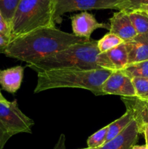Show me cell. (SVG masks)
<instances>
[{"instance_id": "10", "label": "cell", "mask_w": 148, "mask_h": 149, "mask_svg": "<svg viewBox=\"0 0 148 149\" xmlns=\"http://www.w3.org/2000/svg\"><path fill=\"white\" fill-rule=\"evenodd\" d=\"M121 100L136 123L139 134L143 133L145 127L148 125V101L137 97H121Z\"/></svg>"}, {"instance_id": "5", "label": "cell", "mask_w": 148, "mask_h": 149, "mask_svg": "<svg viewBox=\"0 0 148 149\" xmlns=\"http://www.w3.org/2000/svg\"><path fill=\"white\" fill-rule=\"evenodd\" d=\"M34 122L21 111L17 100L0 103V125L13 136L18 133H31Z\"/></svg>"}, {"instance_id": "6", "label": "cell", "mask_w": 148, "mask_h": 149, "mask_svg": "<svg viewBox=\"0 0 148 149\" xmlns=\"http://www.w3.org/2000/svg\"><path fill=\"white\" fill-rule=\"evenodd\" d=\"M122 1L123 0H54V20L55 23H60L63 15L74 11L106 9L120 10Z\"/></svg>"}, {"instance_id": "3", "label": "cell", "mask_w": 148, "mask_h": 149, "mask_svg": "<svg viewBox=\"0 0 148 149\" xmlns=\"http://www.w3.org/2000/svg\"><path fill=\"white\" fill-rule=\"evenodd\" d=\"M114 70L58 68L38 73L34 93L57 88L87 90L95 95L102 94V85Z\"/></svg>"}, {"instance_id": "16", "label": "cell", "mask_w": 148, "mask_h": 149, "mask_svg": "<svg viewBox=\"0 0 148 149\" xmlns=\"http://www.w3.org/2000/svg\"><path fill=\"white\" fill-rule=\"evenodd\" d=\"M127 13L137 34L148 33V13L147 12L139 9Z\"/></svg>"}, {"instance_id": "31", "label": "cell", "mask_w": 148, "mask_h": 149, "mask_svg": "<svg viewBox=\"0 0 148 149\" xmlns=\"http://www.w3.org/2000/svg\"><path fill=\"white\" fill-rule=\"evenodd\" d=\"M100 148H82V149H99Z\"/></svg>"}, {"instance_id": "17", "label": "cell", "mask_w": 148, "mask_h": 149, "mask_svg": "<svg viewBox=\"0 0 148 149\" xmlns=\"http://www.w3.org/2000/svg\"><path fill=\"white\" fill-rule=\"evenodd\" d=\"M121 71L131 79L135 77H148V61L129 64Z\"/></svg>"}, {"instance_id": "14", "label": "cell", "mask_w": 148, "mask_h": 149, "mask_svg": "<svg viewBox=\"0 0 148 149\" xmlns=\"http://www.w3.org/2000/svg\"><path fill=\"white\" fill-rule=\"evenodd\" d=\"M105 54L115 70H122L128 65V53L124 42Z\"/></svg>"}, {"instance_id": "2", "label": "cell", "mask_w": 148, "mask_h": 149, "mask_svg": "<svg viewBox=\"0 0 148 149\" xmlns=\"http://www.w3.org/2000/svg\"><path fill=\"white\" fill-rule=\"evenodd\" d=\"M28 66L37 73L58 68L115 70L105 52L99 51L97 41L92 40L71 45Z\"/></svg>"}, {"instance_id": "28", "label": "cell", "mask_w": 148, "mask_h": 149, "mask_svg": "<svg viewBox=\"0 0 148 149\" xmlns=\"http://www.w3.org/2000/svg\"><path fill=\"white\" fill-rule=\"evenodd\" d=\"M131 149H147V148L146 146L145 145H142V146L135 145L132 147Z\"/></svg>"}, {"instance_id": "29", "label": "cell", "mask_w": 148, "mask_h": 149, "mask_svg": "<svg viewBox=\"0 0 148 149\" xmlns=\"http://www.w3.org/2000/svg\"><path fill=\"white\" fill-rule=\"evenodd\" d=\"M7 101L8 100L3 96V95L1 93V90H0V103H7Z\"/></svg>"}, {"instance_id": "27", "label": "cell", "mask_w": 148, "mask_h": 149, "mask_svg": "<svg viewBox=\"0 0 148 149\" xmlns=\"http://www.w3.org/2000/svg\"><path fill=\"white\" fill-rule=\"evenodd\" d=\"M143 134L145 135V141H146V145H145V146H146L147 148L148 149V130L147 129V128H145V130H144Z\"/></svg>"}, {"instance_id": "1", "label": "cell", "mask_w": 148, "mask_h": 149, "mask_svg": "<svg viewBox=\"0 0 148 149\" xmlns=\"http://www.w3.org/2000/svg\"><path fill=\"white\" fill-rule=\"evenodd\" d=\"M90 40L62 31L56 27L42 28L10 40L4 54L30 65L71 45Z\"/></svg>"}, {"instance_id": "9", "label": "cell", "mask_w": 148, "mask_h": 149, "mask_svg": "<svg viewBox=\"0 0 148 149\" xmlns=\"http://www.w3.org/2000/svg\"><path fill=\"white\" fill-rule=\"evenodd\" d=\"M109 32L116 35L124 42L129 40L137 35L133 28L129 14L125 10H119L110 18Z\"/></svg>"}, {"instance_id": "4", "label": "cell", "mask_w": 148, "mask_h": 149, "mask_svg": "<svg viewBox=\"0 0 148 149\" xmlns=\"http://www.w3.org/2000/svg\"><path fill=\"white\" fill-rule=\"evenodd\" d=\"M54 0H21L10 25V40L42 28L55 27Z\"/></svg>"}, {"instance_id": "8", "label": "cell", "mask_w": 148, "mask_h": 149, "mask_svg": "<svg viewBox=\"0 0 148 149\" xmlns=\"http://www.w3.org/2000/svg\"><path fill=\"white\" fill-rule=\"evenodd\" d=\"M73 34L80 38L91 39V35L98 29H110V25L100 23L94 15L84 11L71 17Z\"/></svg>"}, {"instance_id": "7", "label": "cell", "mask_w": 148, "mask_h": 149, "mask_svg": "<svg viewBox=\"0 0 148 149\" xmlns=\"http://www.w3.org/2000/svg\"><path fill=\"white\" fill-rule=\"evenodd\" d=\"M103 95H116L121 97H136L132 79L121 70H114L102 85Z\"/></svg>"}, {"instance_id": "23", "label": "cell", "mask_w": 148, "mask_h": 149, "mask_svg": "<svg viewBox=\"0 0 148 149\" xmlns=\"http://www.w3.org/2000/svg\"><path fill=\"white\" fill-rule=\"evenodd\" d=\"M0 33L10 38V26L0 13Z\"/></svg>"}, {"instance_id": "12", "label": "cell", "mask_w": 148, "mask_h": 149, "mask_svg": "<svg viewBox=\"0 0 148 149\" xmlns=\"http://www.w3.org/2000/svg\"><path fill=\"white\" fill-rule=\"evenodd\" d=\"M139 132L134 120L118 136L104 143L99 149H131L136 145Z\"/></svg>"}, {"instance_id": "13", "label": "cell", "mask_w": 148, "mask_h": 149, "mask_svg": "<svg viewBox=\"0 0 148 149\" xmlns=\"http://www.w3.org/2000/svg\"><path fill=\"white\" fill-rule=\"evenodd\" d=\"M24 68L21 65L0 70V85L2 90L14 94L20 89L23 79Z\"/></svg>"}, {"instance_id": "20", "label": "cell", "mask_w": 148, "mask_h": 149, "mask_svg": "<svg viewBox=\"0 0 148 149\" xmlns=\"http://www.w3.org/2000/svg\"><path fill=\"white\" fill-rule=\"evenodd\" d=\"M136 97L148 101V77H135L132 79Z\"/></svg>"}, {"instance_id": "26", "label": "cell", "mask_w": 148, "mask_h": 149, "mask_svg": "<svg viewBox=\"0 0 148 149\" xmlns=\"http://www.w3.org/2000/svg\"><path fill=\"white\" fill-rule=\"evenodd\" d=\"M54 149H66L65 148V137L64 134H61L55 146Z\"/></svg>"}, {"instance_id": "30", "label": "cell", "mask_w": 148, "mask_h": 149, "mask_svg": "<svg viewBox=\"0 0 148 149\" xmlns=\"http://www.w3.org/2000/svg\"><path fill=\"white\" fill-rule=\"evenodd\" d=\"M140 10H145V12H147V13H148V5H146V6H143V7H142L141 8H139ZM139 10V9H138Z\"/></svg>"}, {"instance_id": "32", "label": "cell", "mask_w": 148, "mask_h": 149, "mask_svg": "<svg viewBox=\"0 0 148 149\" xmlns=\"http://www.w3.org/2000/svg\"><path fill=\"white\" fill-rule=\"evenodd\" d=\"M145 128H147V129L148 130V125H147V126L146 127H145ZM144 130H145V129H144ZM143 132H144V131H143Z\"/></svg>"}, {"instance_id": "11", "label": "cell", "mask_w": 148, "mask_h": 149, "mask_svg": "<svg viewBox=\"0 0 148 149\" xmlns=\"http://www.w3.org/2000/svg\"><path fill=\"white\" fill-rule=\"evenodd\" d=\"M124 44L128 53V65L148 61V33L137 34Z\"/></svg>"}, {"instance_id": "21", "label": "cell", "mask_w": 148, "mask_h": 149, "mask_svg": "<svg viewBox=\"0 0 148 149\" xmlns=\"http://www.w3.org/2000/svg\"><path fill=\"white\" fill-rule=\"evenodd\" d=\"M108 125L104 127L96 132L87 139V146L89 148H100L105 143L107 138Z\"/></svg>"}, {"instance_id": "19", "label": "cell", "mask_w": 148, "mask_h": 149, "mask_svg": "<svg viewBox=\"0 0 148 149\" xmlns=\"http://www.w3.org/2000/svg\"><path fill=\"white\" fill-rule=\"evenodd\" d=\"M20 1L21 0H0V13L10 26Z\"/></svg>"}, {"instance_id": "24", "label": "cell", "mask_w": 148, "mask_h": 149, "mask_svg": "<svg viewBox=\"0 0 148 149\" xmlns=\"http://www.w3.org/2000/svg\"><path fill=\"white\" fill-rule=\"evenodd\" d=\"M11 137L12 135L0 125V149L4 148L5 144Z\"/></svg>"}, {"instance_id": "25", "label": "cell", "mask_w": 148, "mask_h": 149, "mask_svg": "<svg viewBox=\"0 0 148 149\" xmlns=\"http://www.w3.org/2000/svg\"><path fill=\"white\" fill-rule=\"evenodd\" d=\"M10 42V38L9 36L0 33V54L3 53L5 51L6 48L8 46Z\"/></svg>"}, {"instance_id": "15", "label": "cell", "mask_w": 148, "mask_h": 149, "mask_svg": "<svg viewBox=\"0 0 148 149\" xmlns=\"http://www.w3.org/2000/svg\"><path fill=\"white\" fill-rule=\"evenodd\" d=\"M133 120L131 114L126 111L123 116L108 125V130H107L105 143L121 133Z\"/></svg>"}, {"instance_id": "22", "label": "cell", "mask_w": 148, "mask_h": 149, "mask_svg": "<svg viewBox=\"0 0 148 149\" xmlns=\"http://www.w3.org/2000/svg\"><path fill=\"white\" fill-rule=\"evenodd\" d=\"M146 5H148V0H123L120 4V10L130 12Z\"/></svg>"}, {"instance_id": "18", "label": "cell", "mask_w": 148, "mask_h": 149, "mask_svg": "<svg viewBox=\"0 0 148 149\" xmlns=\"http://www.w3.org/2000/svg\"><path fill=\"white\" fill-rule=\"evenodd\" d=\"M123 42L124 41L123 39H121L116 35L109 32V33H106L102 39L97 41V47L101 53H104V52H108L110 49L116 47L118 45H121Z\"/></svg>"}]
</instances>
